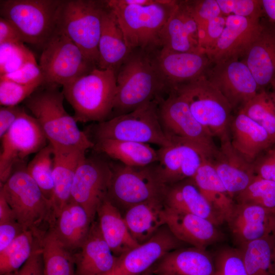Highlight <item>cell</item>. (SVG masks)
<instances>
[{"instance_id": "6da1fadb", "label": "cell", "mask_w": 275, "mask_h": 275, "mask_svg": "<svg viewBox=\"0 0 275 275\" xmlns=\"http://www.w3.org/2000/svg\"><path fill=\"white\" fill-rule=\"evenodd\" d=\"M113 113L117 116L163 97L169 89L155 63L153 52L132 50L116 74Z\"/></svg>"}, {"instance_id": "7a4b0ae2", "label": "cell", "mask_w": 275, "mask_h": 275, "mask_svg": "<svg viewBox=\"0 0 275 275\" xmlns=\"http://www.w3.org/2000/svg\"><path fill=\"white\" fill-rule=\"evenodd\" d=\"M58 87L44 84L25 100V105L54 148H79L87 151L94 148L95 143L79 129L73 116L65 110V97Z\"/></svg>"}, {"instance_id": "3957f363", "label": "cell", "mask_w": 275, "mask_h": 275, "mask_svg": "<svg viewBox=\"0 0 275 275\" xmlns=\"http://www.w3.org/2000/svg\"><path fill=\"white\" fill-rule=\"evenodd\" d=\"M106 2L130 49L153 52L161 48V31L178 1L155 0L146 5H123L117 0Z\"/></svg>"}, {"instance_id": "277c9868", "label": "cell", "mask_w": 275, "mask_h": 275, "mask_svg": "<svg viewBox=\"0 0 275 275\" xmlns=\"http://www.w3.org/2000/svg\"><path fill=\"white\" fill-rule=\"evenodd\" d=\"M116 88L115 72L96 67L64 85L62 92L74 110L77 122L99 123L112 114Z\"/></svg>"}, {"instance_id": "5b68a950", "label": "cell", "mask_w": 275, "mask_h": 275, "mask_svg": "<svg viewBox=\"0 0 275 275\" xmlns=\"http://www.w3.org/2000/svg\"><path fill=\"white\" fill-rule=\"evenodd\" d=\"M107 6L106 1L61 0L57 13V29L97 68L102 18Z\"/></svg>"}, {"instance_id": "8992f818", "label": "cell", "mask_w": 275, "mask_h": 275, "mask_svg": "<svg viewBox=\"0 0 275 275\" xmlns=\"http://www.w3.org/2000/svg\"><path fill=\"white\" fill-rule=\"evenodd\" d=\"M161 98L98 123L93 129L96 141L114 140L153 144L160 147L169 145L171 141L165 133L158 115Z\"/></svg>"}, {"instance_id": "52a82bcc", "label": "cell", "mask_w": 275, "mask_h": 275, "mask_svg": "<svg viewBox=\"0 0 275 275\" xmlns=\"http://www.w3.org/2000/svg\"><path fill=\"white\" fill-rule=\"evenodd\" d=\"M173 89L184 97L194 118L213 137L220 141L229 138L233 108L205 74Z\"/></svg>"}, {"instance_id": "ba28073f", "label": "cell", "mask_w": 275, "mask_h": 275, "mask_svg": "<svg viewBox=\"0 0 275 275\" xmlns=\"http://www.w3.org/2000/svg\"><path fill=\"white\" fill-rule=\"evenodd\" d=\"M61 0H1V17L12 22L23 42L42 48L57 30Z\"/></svg>"}, {"instance_id": "9c48e42d", "label": "cell", "mask_w": 275, "mask_h": 275, "mask_svg": "<svg viewBox=\"0 0 275 275\" xmlns=\"http://www.w3.org/2000/svg\"><path fill=\"white\" fill-rule=\"evenodd\" d=\"M0 191L12 209L15 219L25 230L36 233L40 225L52 221L51 203L28 172L26 167L14 170L9 178L1 184Z\"/></svg>"}, {"instance_id": "30bf717a", "label": "cell", "mask_w": 275, "mask_h": 275, "mask_svg": "<svg viewBox=\"0 0 275 275\" xmlns=\"http://www.w3.org/2000/svg\"><path fill=\"white\" fill-rule=\"evenodd\" d=\"M39 65L45 84L64 85L96 67L64 33L56 32L42 48Z\"/></svg>"}, {"instance_id": "8fae6325", "label": "cell", "mask_w": 275, "mask_h": 275, "mask_svg": "<svg viewBox=\"0 0 275 275\" xmlns=\"http://www.w3.org/2000/svg\"><path fill=\"white\" fill-rule=\"evenodd\" d=\"M161 125L168 137L186 140L200 147L211 159L217 151L213 136L197 121L187 102L175 89L158 104Z\"/></svg>"}, {"instance_id": "7c38bea8", "label": "cell", "mask_w": 275, "mask_h": 275, "mask_svg": "<svg viewBox=\"0 0 275 275\" xmlns=\"http://www.w3.org/2000/svg\"><path fill=\"white\" fill-rule=\"evenodd\" d=\"M107 199L114 205L127 207L164 196L166 187L159 180L155 168L112 164Z\"/></svg>"}, {"instance_id": "4fadbf2b", "label": "cell", "mask_w": 275, "mask_h": 275, "mask_svg": "<svg viewBox=\"0 0 275 275\" xmlns=\"http://www.w3.org/2000/svg\"><path fill=\"white\" fill-rule=\"evenodd\" d=\"M1 140V184L7 181L16 165L44 148L47 141L36 119L24 109Z\"/></svg>"}, {"instance_id": "5bb4252c", "label": "cell", "mask_w": 275, "mask_h": 275, "mask_svg": "<svg viewBox=\"0 0 275 275\" xmlns=\"http://www.w3.org/2000/svg\"><path fill=\"white\" fill-rule=\"evenodd\" d=\"M112 174L111 164L96 157H85L76 170L71 188V199L81 206L92 221L107 198Z\"/></svg>"}, {"instance_id": "9a60e30c", "label": "cell", "mask_w": 275, "mask_h": 275, "mask_svg": "<svg viewBox=\"0 0 275 275\" xmlns=\"http://www.w3.org/2000/svg\"><path fill=\"white\" fill-rule=\"evenodd\" d=\"M171 144L157 150L156 174L167 187L192 179L201 164L208 156L198 146L186 140L173 138Z\"/></svg>"}, {"instance_id": "2e32d148", "label": "cell", "mask_w": 275, "mask_h": 275, "mask_svg": "<svg viewBox=\"0 0 275 275\" xmlns=\"http://www.w3.org/2000/svg\"><path fill=\"white\" fill-rule=\"evenodd\" d=\"M238 58L214 64L206 75L223 94L233 109H239L258 92L259 87L246 64Z\"/></svg>"}, {"instance_id": "e0dca14e", "label": "cell", "mask_w": 275, "mask_h": 275, "mask_svg": "<svg viewBox=\"0 0 275 275\" xmlns=\"http://www.w3.org/2000/svg\"><path fill=\"white\" fill-rule=\"evenodd\" d=\"M180 242L167 227L161 228L147 241L117 257L110 275H140L168 253L177 249Z\"/></svg>"}, {"instance_id": "ac0fdd59", "label": "cell", "mask_w": 275, "mask_h": 275, "mask_svg": "<svg viewBox=\"0 0 275 275\" xmlns=\"http://www.w3.org/2000/svg\"><path fill=\"white\" fill-rule=\"evenodd\" d=\"M157 68L170 90L202 75L211 63L201 52H182L160 48L153 52Z\"/></svg>"}, {"instance_id": "d6986e66", "label": "cell", "mask_w": 275, "mask_h": 275, "mask_svg": "<svg viewBox=\"0 0 275 275\" xmlns=\"http://www.w3.org/2000/svg\"><path fill=\"white\" fill-rule=\"evenodd\" d=\"M263 28L260 21L228 15L226 17V25L222 34L206 55L214 64L232 58H239L244 56Z\"/></svg>"}, {"instance_id": "ffe728a7", "label": "cell", "mask_w": 275, "mask_h": 275, "mask_svg": "<svg viewBox=\"0 0 275 275\" xmlns=\"http://www.w3.org/2000/svg\"><path fill=\"white\" fill-rule=\"evenodd\" d=\"M160 44L161 48L174 51L202 52L198 24L188 1H178L161 31Z\"/></svg>"}, {"instance_id": "44dd1931", "label": "cell", "mask_w": 275, "mask_h": 275, "mask_svg": "<svg viewBox=\"0 0 275 275\" xmlns=\"http://www.w3.org/2000/svg\"><path fill=\"white\" fill-rule=\"evenodd\" d=\"M230 196L234 198L245 189L256 176L253 163L232 146L229 138L221 141V146L210 159Z\"/></svg>"}, {"instance_id": "7402d4cb", "label": "cell", "mask_w": 275, "mask_h": 275, "mask_svg": "<svg viewBox=\"0 0 275 275\" xmlns=\"http://www.w3.org/2000/svg\"><path fill=\"white\" fill-rule=\"evenodd\" d=\"M166 225L181 242L206 249L222 237L216 226L208 219L191 213L166 207Z\"/></svg>"}, {"instance_id": "603a6c76", "label": "cell", "mask_w": 275, "mask_h": 275, "mask_svg": "<svg viewBox=\"0 0 275 275\" xmlns=\"http://www.w3.org/2000/svg\"><path fill=\"white\" fill-rule=\"evenodd\" d=\"M273 213L258 205L236 203L227 223L239 247L272 235Z\"/></svg>"}, {"instance_id": "cb8c5ba5", "label": "cell", "mask_w": 275, "mask_h": 275, "mask_svg": "<svg viewBox=\"0 0 275 275\" xmlns=\"http://www.w3.org/2000/svg\"><path fill=\"white\" fill-rule=\"evenodd\" d=\"M74 254L75 275H110L117 260L93 221L87 237Z\"/></svg>"}, {"instance_id": "d4e9b609", "label": "cell", "mask_w": 275, "mask_h": 275, "mask_svg": "<svg viewBox=\"0 0 275 275\" xmlns=\"http://www.w3.org/2000/svg\"><path fill=\"white\" fill-rule=\"evenodd\" d=\"M53 190L50 201L52 222L62 208L71 200V188L79 163L86 157L85 150L54 148Z\"/></svg>"}, {"instance_id": "484cf974", "label": "cell", "mask_w": 275, "mask_h": 275, "mask_svg": "<svg viewBox=\"0 0 275 275\" xmlns=\"http://www.w3.org/2000/svg\"><path fill=\"white\" fill-rule=\"evenodd\" d=\"M229 139L233 147L252 162L273 145L265 129L240 111L231 121Z\"/></svg>"}, {"instance_id": "4316f807", "label": "cell", "mask_w": 275, "mask_h": 275, "mask_svg": "<svg viewBox=\"0 0 275 275\" xmlns=\"http://www.w3.org/2000/svg\"><path fill=\"white\" fill-rule=\"evenodd\" d=\"M93 222L86 210L71 199L55 217L49 229L64 246L72 252L81 247Z\"/></svg>"}, {"instance_id": "83f0119b", "label": "cell", "mask_w": 275, "mask_h": 275, "mask_svg": "<svg viewBox=\"0 0 275 275\" xmlns=\"http://www.w3.org/2000/svg\"><path fill=\"white\" fill-rule=\"evenodd\" d=\"M160 260L154 271L157 275L214 274V262L205 249H177Z\"/></svg>"}, {"instance_id": "f1b7e54d", "label": "cell", "mask_w": 275, "mask_h": 275, "mask_svg": "<svg viewBox=\"0 0 275 275\" xmlns=\"http://www.w3.org/2000/svg\"><path fill=\"white\" fill-rule=\"evenodd\" d=\"M166 207L161 197L127 208L123 217L129 233L139 244L148 240L166 225Z\"/></svg>"}, {"instance_id": "f546056e", "label": "cell", "mask_w": 275, "mask_h": 275, "mask_svg": "<svg viewBox=\"0 0 275 275\" xmlns=\"http://www.w3.org/2000/svg\"><path fill=\"white\" fill-rule=\"evenodd\" d=\"M132 50L126 43L115 14L107 6L102 18L98 68L112 70L116 74Z\"/></svg>"}, {"instance_id": "4dcf8cb0", "label": "cell", "mask_w": 275, "mask_h": 275, "mask_svg": "<svg viewBox=\"0 0 275 275\" xmlns=\"http://www.w3.org/2000/svg\"><path fill=\"white\" fill-rule=\"evenodd\" d=\"M222 224L228 221L235 205L210 159L204 160L192 178Z\"/></svg>"}, {"instance_id": "1f68e13d", "label": "cell", "mask_w": 275, "mask_h": 275, "mask_svg": "<svg viewBox=\"0 0 275 275\" xmlns=\"http://www.w3.org/2000/svg\"><path fill=\"white\" fill-rule=\"evenodd\" d=\"M242 61L259 88L270 84L275 75V35L264 28L249 47Z\"/></svg>"}, {"instance_id": "d6a6232c", "label": "cell", "mask_w": 275, "mask_h": 275, "mask_svg": "<svg viewBox=\"0 0 275 275\" xmlns=\"http://www.w3.org/2000/svg\"><path fill=\"white\" fill-rule=\"evenodd\" d=\"M96 215L102 236L117 257L139 244L129 233L117 207L107 198L98 207Z\"/></svg>"}, {"instance_id": "836d02e7", "label": "cell", "mask_w": 275, "mask_h": 275, "mask_svg": "<svg viewBox=\"0 0 275 275\" xmlns=\"http://www.w3.org/2000/svg\"><path fill=\"white\" fill-rule=\"evenodd\" d=\"M163 197L170 208L201 216L216 226L222 224L192 179L166 187Z\"/></svg>"}, {"instance_id": "e575fe53", "label": "cell", "mask_w": 275, "mask_h": 275, "mask_svg": "<svg viewBox=\"0 0 275 275\" xmlns=\"http://www.w3.org/2000/svg\"><path fill=\"white\" fill-rule=\"evenodd\" d=\"M94 147L99 152L127 166L146 167L158 160L157 150L147 144L102 140L97 141Z\"/></svg>"}, {"instance_id": "d590c367", "label": "cell", "mask_w": 275, "mask_h": 275, "mask_svg": "<svg viewBox=\"0 0 275 275\" xmlns=\"http://www.w3.org/2000/svg\"><path fill=\"white\" fill-rule=\"evenodd\" d=\"M44 275H75L74 254L48 229L39 237Z\"/></svg>"}, {"instance_id": "8d00e7d4", "label": "cell", "mask_w": 275, "mask_h": 275, "mask_svg": "<svg viewBox=\"0 0 275 275\" xmlns=\"http://www.w3.org/2000/svg\"><path fill=\"white\" fill-rule=\"evenodd\" d=\"M274 248L275 238L272 235L239 247L249 275L275 274L273 265Z\"/></svg>"}, {"instance_id": "74e56055", "label": "cell", "mask_w": 275, "mask_h": 275, "mask_svg": "<svg viewBox=\"0 0 275 275\" xmlns=\"http://www.w3.org/2000/svg\"><path fill=\"white\" fill-rule=\"evenodd\" d=\"M40 232L24 231L0 252V274L20 268L32 255L38 243Z\"/></svg>"}, {"instance_id": "f35d334b", "label": "cell", "mask_w": 275, "mask_h": 275, "mask_svg": "<svg viewBox=\"0 0 275 275\" xmlns=\"http://www.w3.org/2000/svg\"><path fill=\"white\" fill-rule=\"evenodd\" d=\"M53 164L54 149L48 143L36 153L26 167L28 172L50 202L53 190Z\"/></svg>"}, {"instance_id": "ab89813d", "label": "cell", "mask_w": 275, "mask_h": 275, "mask_svg": "<svg viewBox=\"0 0 275 275\" xmlns=\"http://www.w3.org/2000/svg\"><path fill=\"white\" fill-rule=\"evenodd\" d=\"M239 111L264 128L275 144V104L268 93L261 90Z\"/></svg>"}, {"instance_id": "60d3db41", "label": "cell", "mask_w": 275, "mask_h": 275, "mask_svg": "<svg viewBox=\"0 0 275 275\" xmlns=\"http://www.w3.org/2000/svg\"><path fill=\"white\" fill-rule=\"evenodd\" d=\"M234 201L237 203L261 206L275 212V182L256 176L247 187L238 194Z\"/></svg>"}, {"instance_id": "b9f144b4", "label": "cell", "mask_w": 275, "mask_h": 275, "mask_svg": "<svg viewBox=\"0 0 275 275\" xmlns=\"http://www.w3.org/2000/svg\"><path fill=\"white\" fill-rule=\"evenodd\" d=\"M24 42L0 44V75L14 72L30 62L36 60Z\"/></svg>"}, {"instance_id": "7bdbcfd3", "label": "cell", "mask_w": 275, "mask_h": 275, "mask_svg": "<svg viewBox=\"0 0 275 275\" xmlns=\"http://www.w3.org/2000/svg\"><path fill=\"white\" fill-rule=\"evenodd\" d=\"M43 85L40 83L30 85H22L4 76H0L1 105L2 106L18 105Z\"/></svg>"}, {"instance_id": "ee69618b", "label": "cell", "mask_w": 275, "mask_h": 275, "mask_svg": "<svg viewBox=\"0 0 275 275\" xmlns=\"http://www.w3.org/2000/svg\"><path fill=\"white\" fill-rule=\"evenodd\" d=\"M224 16L236 15L260 21L264 13L261 0H216Z\"/></svg>"}, {"instance_id": "f6af8a7d", "label": "cell", "mask_w": 275, "mask_h": 275, "mask_svg": "<svg viewBox=\"0 0 275 275\" xmlns=\"http://www.w3.org/2000/svg\"><path fill=\"white\" fill-rule=\"evenodd\" d=\"M214 265V275H249L239 249L222 250L216 255Z\"/></svg>"}, {"instance_id": "bcb514c9", "label": "cell", "mask_w": 275, "mask_h": 275, "mask_svg": "<svg viewBox=\"0 0 275 275\" xmlns=\"http://www.w3.org/2000/svg\"><path fill=\"white\" fill-rule=\"evenodd\" d=\"M226 17L218 16L198 29L200 47L203 53L206 54L215 45L225 27Z\"/></svg>"}, {"instance_id": "7dc6e473", "label": "cell", "mask_w": 275, "mask_h": 275, "mask_svg": "<svg viewBox=\"0 0 275 275\" xmlns=\"http://www.w3.org/2000/svg\"><path fill=\"white\" fill-rule=\"evenodd\" d=\"M198 29L206 22L223 15L216 0L188 1Z\"/></svg>"}, {"instance_id": "c3c4849f", "label": "cell", "mask_w": 275, "mask_h": 275, "mask_svg": "<svg viewBox=\"0 0 275 275\" xmlns=\"http://www.w3.org/2000/svg\"><path fill=\"white\" fill-rule=\"evenodd\" d=\"M0 76H4L13 81L22 85L45 84L42 72L36 60L29 62L14 72Z\"/></svg>"}, {"instance_id": "681fc988", "label": "cell", "mask_w": 275, "mask_h": 275, "mask_svg": "<svg viewBox=\"0 0 275 275\" xmlns=\"http://www.w3.org/2000/svg\"><path fill=\"white\" fill-rule=\"evenodd\" d=\"M256 176L275 182V147L261 153L252 162Z\"/></svg>"}, {"instance_id": "f907efd6", "label": "cell", "mask_w": 275, "mask_h": 275, "mask_svg": "<svg viewBox=\"0 0 275 275\" xmlns=\"http://www.w3.org/2000/svg\"><path fill=\"white\" fill-rule=\"evenodd\" d=\"M3 275H44L43 260L40 240L31 257L20 268Z\"/></svg>"}, {"instance_id": "816d5d0a", "label": "cell", "mask_w": 275, "mask_h": 275, "mask_svg": "<svg viewBox=\"0 0 275 275\" xmlns=\"http://www.w3.org/2000/svg\"><path fill=\"white\" fill-rule=\"evenodd\" d=\"M24 231L23 227L15 219L0 223V252Z\"/></svg>"}, {"instance_id": "f5cc1de1", "label": "cell", "mask_w": 275, "mask_h": 275, "mask_svg": "<svg viewBox=\"0 0 275 275\" xmlns=\"http://www.w3.org/2000/svg\"><path fill=\"white\" fill-rule=\"evenodd\" d=\"M18 105L1 106L0 108V138L9 130L19 115L24 110Z\"/></svg>"}, {"instance_id": "db71d44e", "label": "cell", "mask_w": 275, "mask_h": 275, "mask_svg": "<svg viewBox=\"0 0 275 275\" xmlns=\"http://www.w3.org/2000/svg\"><path fill=\"white\" fill-rule=\"evenodd\" d=\"M23 42L15 25L8 20L0 18V44L5 42Z\"/></svg>"}, {"instance_id": "11a10c76", "label": "cell", "mask_w": 275, "mask_h": 275, "mask_svg": "<svg viewBox=\"0 0 275 275\" xmlns=\"http://www.w3.org/2000/svg\"><path fill=\"white\" fill-rule=\"evenodd\" d=\"M14 219L16 220L12 209L0 191V223Z\"/></svg>"}, {"instance_id": "9f6ffc18", "label": "cell", "mask_w": 275, "mask_h": 275, "mask_svg": "<svg viewBox=\"0 0 275 275\" xmlns=\"http://www.w3.org/2000/svg\"><path fill=\"white\" fill-rule=\"evenodd\" d=\"M264 13L273 24L275 35V0H261Z\"/></svg>"}, {"instance_id": "6f0895ef", "label": "cell", "mask_w": 275, "mask_h": 275, "mask_svg": "<svg viewBox=\"0 0 275 275\" xmlns=\"http://www.w3.org/2000/svg\"><path fill=\"white\" fill-rule=\"evenodd\" d=\"M270 85L271 86V91L269 94L275 104V75L271 80Z\"/></svg>"}, {"instance_id": "680465c9", "label": "cell", "mask_w": 275, "mask_h": 275, "mask_svg": "<svg viewBox=\"0 0 275 275\" xmlns=\"http://www.w3.org/2000/svg\"><path fill=\"white\" fill-rule=\"evenodd\" d=\"M272 235L275 238V212L273 213L272 216Z\"/></svg>"}, {"instance_id": "91938a15", "label": "cell", "mask_w": 275, "mask_h": 275, "mask_svg": "<svg viewBox=\"0 0 275 275\" xmlns=\"http://www.w3.org/2000/svg\"><path fill=\"white\" fill-rule=\"evenodd\" d=\"M273 268H274V271L275 273V248H274L273 255Z\"/></svg>"}, {"instance_id": "94428289", "label": "cell", "mask_w": 275, "mask_h": 275, "mask_svg": "<svg viewBox=\"0 0 275 275\" xmlns=\"http://www.w3.org/2000/svg\"><path fill=\"white\" fill-rule=\"evenodd\" d=\"M273 146L275 147V144Z\"/></svg>"}]
</instances>
